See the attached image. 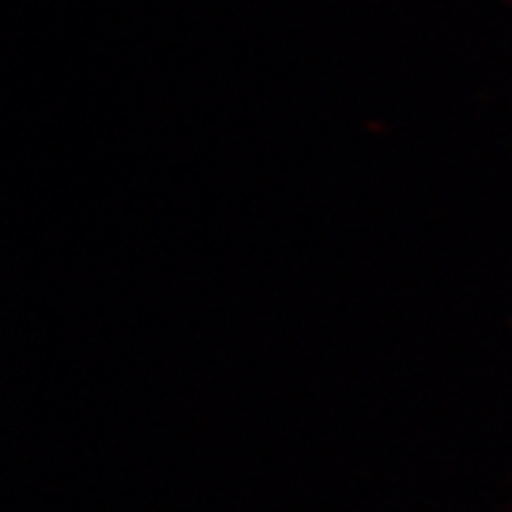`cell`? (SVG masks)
Returning <instances> with one entry per match:
<instances>
[]
</instances>
